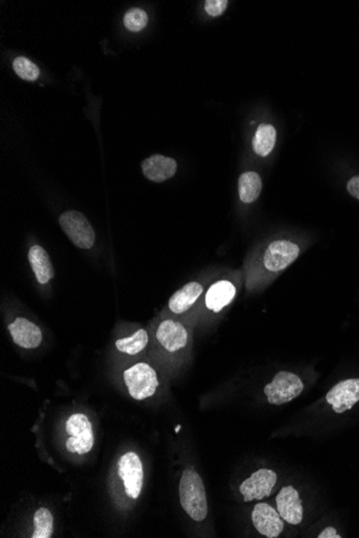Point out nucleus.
Returning <instances> with one entry per match:
<instances>
[{
    "label": "nucleus",
    "instance_id": "1",
    "mask_svg": "<svg viewBox=\"0 0 359 538\" xmlns=\"http://www.w3.org/2000/svg\"><path fill=\"white\" fill-rule=\"evenodd\" d=\"M180 502L186 514L195 521L207 518L208 502L203 479L193 469H184L178 485Z\"/></svg>",
    "mask_w": 359,
    "mask_h": 538
},
{
    "label": "nucleus",
    "instance_id": "2",
    "mask_svg": "<svg viewBox=\"0 0 359 538\" xmlns=\"http://www.w3.org/2000/svg\"><path fill=\"white\" fill-rule=\"evenodd\" d=\"M124 382L135 400L150 398L160 385L156 372L148 363H137L124 372Z\"/></svg>",
    "mask_w": 359,
    "mask_h": 538
},
{
    "label": "nucleus",
    "instance_id": "3",
    "mask_svg": "<svg viewBox=\"0 0 359 538\" xmlns=\"http://www.w3.org/2000/svg\"><path fill=\"white\" fill-rule=\"evenodd\" d=\"M60 225L67 237L78 249H90L95 244V231L80 212H65L60 216Z\"/></svg>",
    "mask_w": 359,
    "mask_h": 538
},
{
    "label": "nucleus",
    "instance_id": "4",
    "mask_svg": "<svg viewBox=\"0 0 359 538\" xmlns=\"http://www.w3.org/2000/svg\"><path fill=\"white\" fill-rule=\"evenodd\" d=\"M303 390V383L298 375L281 371L272 383L265 387L264 392L272 405H282L297 398Z\"/></svg>",
    "mask_w": 359,
    "mask_h": 538
},
{
    "label": "nucleus",
    "instance_id": "5",
    "mask_svg": "<svg viewBox=\"0 0 359 538\" xmlns=\"http://www.w3.org/2000/svg\"><path fill=\"white\" fill-rule=\"evenodd\" d=\"M67 433L69 439H67V451L78 455H85L90 453L94 446V434L92 423L83 414H74L70 416L66 423Z\"/></svg>",
    "mask_w": 359,
    "mask_h": 538
},
{
    "label": "nucleus",
    "instance_id": "6",
    "mask_svg": "<svg viewBox=\"0 0 359 538\" xmlns=\"http://www.w3.org/2000/svg\"><path fill=\"white\" fill-rule=\"evenodd\" d=\"M119 476L124 482L127 496L137 500L143 487V465L139 455L133 451L122 455L119 460Z\"/></svg>",
    "mask_w": 359,
    "mask_h": 538
},
{
    "label": "nucleus",
    "instance_id": "7",
    "mask_svg": "<svg viewBox=\"0 0 359 538\" xmlns=\"http://www.w3.org/2000/svg\"><path fill=\"white\" fill-rule=\"evenodd\" d=\"M299 253V246L295 243L287 239H278L267 247L262 262L270 272H281L298 258Z\"/></svg>",
    "mask_w": 359,
    "mask_h": 538
},
{
    "label": "nucleus",
    "instance_id": "8",
    "mask_svg": "<svg viewBox=\"0 0 359 538\" xmlns=\"http://www.w3.org/2000/svg\"><path fill=\"white\" fill-rule=\"evenodd\" d=\"M278 480V475L272 469H260L253 473L240 485V494L244 502L260 501L272 494Z\"/></svg>",
    "mask_w": 359,
    "mask_h": 538
},
{
    "label": "nucleus",
    "instance_id": "9",
    "mask_svg": "<svg viewBox=\"0 0 359 538\" xmlns=\"http://www.w3.org/2000/svg\"><path fill=\"white\" fill-rule=\"evenodd\" d=\"M252 521L255 529L268 538L278 537L284 530L281 514L266 503L256 504L252 512Z\"/></svg>",
    "mask_w": 359,
    "mask_h": 538
},
{
    "label": "nucleus",
    "instance_id": "10",
    "mask_svg": "<svg viewBox=\"0 0 359 538\" xmlns=\"http://www.w3.org/2000/svg\"><path fill=\"white\" fill-rule=\"evenodd\" d=\"M333 412L342 414L359 402V378L342 380L333 386L326 396Z\"/></svg>",
    "mask_w": 359,
    "mask_h": 538
},
{
    "label": "nucleus",
    "instance_id": "11",
    "mask_svg": "<svg viewBox=\"0 0 359 538\" xmlns=\"http://www.w3.org/2000/svg\"><path fill=\"white\" fill-rule=\"evenodd\" d=\"M276 508L282 519L287 523L298 526L303 519V507L299 492L293 486L281 489L276 498Z\"/></svg>",
    "mask_w": 359,
    "mask_h": 538
},
{
    "label": "nucleus",
    "instance_id": "12",
    "mask_svg": "<svg viewBox=\"0 0 359 538\" xmlns=\"http://www.w3.org/2000/svg\"><path fill=\"white\" fill-rule=\"evenodd\" d=\"M156 339L166 351L176 353L187 344V330L178 321L164 320L157 328Z\"/></svg>",
    "mask_w": 359,
    "mask_h": 538
},
{
    "label": "nucleus",
    "instance_id": "13",
    "mask_svg": "<svg viewBox=\"0 0 359 538\" xmlns=\"http://www.w3.org/2000/svg\"><path fill=\"white\" fill-rule=\"evenodd\" d=\"M9 331L15 344L23 348H37L42 342L40 328L24 317L15 318L9 325Z\"/></svg>",
    "mask_w": 359,
    "mask_h": 538
},
{
    "label": "nucleus",
    "instance_id": "14",
    "mask_svg": "<svg viewBox=\"0 0 359 538\" xmlns=\"http://www.w3.org/2000/svg\"><path fill=\"white\" fill-rule=\"evenodd\" d=\"M178 164L174 158L153 155L143 160L142 171L145 178L154 183H162L169 180L176 174Z\"/></svg>",
    "mask_w": 359,
    "mask_h": 538
},
{
    "label": "nucleus",
    "instance_id": "15",
    "mask_svg": "<svg viewBox=\"0 0 359 538\" xmlns=\"http://www.w3.org/2000/svg\"><path fill=\"white\" fill-rule=\"evenodd\" d=\"M203 292V287L199 283H187L181 289H178L172 294L168 303L170 311L174 314L185 313L199 299Z\"/></svg>",
    "mask_w": 359,
    "mask_h": 538
},
{
    "label": "nucleus",
    "instance_id": "16",
    "mask_svg": "<svg viewBox=\"0 0 359 538\" xmlns=\"http://www.w3.org/2000/svg\"><path fill=\"white\" fill-rule=\"evenodd\" d=\"M235 296V287L228 280H219L212 285L206 294V305L210 311L219 313L231 303Z\"/></svg>",
    "mask_w": 359,
    "mask_h": 538
},
{
    "label": "nucleus",
    "instance_id": "17",
    "mask_svg": "<svg viewBox=\"0 0 359 538\" xmlns=\"http://www.w3.org/2000/svg\"><path fill=\"white\" fill-rule=\"evenodd\" d=\"M28 261L39 284L46 285L54 278V268L46 249L33 245L28 251Z\"/></svg>",
    "mask_w": 359,
    "mask_h": 538
},
{
    "label": "nucleus",
    "instance_id": "18",
    "mask_svg": "<svg viewBox=\"0 0 359 538\" xmlns=\"http://www.w3.org/2000/svg\"><path fill=\"white\" fill-rule=\"evenodd\" d=\"M262 178L256 172L248 171L241 174L238 180L239 197L244 203L256 201L262 192Z\"/></svg>",
    "mask_w": 359,
    "mask_h": 538
},
{
    "label": "nucleus",
    "instance_id": "19",
    "mask_svg": "<svg viewBox=\"0 0 359 538\" xmlns=\"http://www.w3.org/2000/svg\"><path fill=\"white\" fill-rule=\"evenodd\" d=\"M276 141V131L274 126L262 124L253 138V150L258 156L267 157L274 150Z\"/></svg>",
    "mask_w": 359,
    "mask_h": 538
},
{
    "label": "nucleus",
    "instance_id": "20",
    "mask_svg": "<svg viewBox=\"0 0 359 538\" xmlns=\"http://www.w3.org/2000/svg\"><path fill=\"white\" fill-rule=\"evenodd\" d=\"M148 333L144 329H139L135 332L131 337H124V339H117L115 346L121 353H127L131 356H135L137 353L144 351L148 345Z\"/></svg>",
    "mask_w": 359,
    "mask_h": 538
},
{
    "label": "nucleus",
    "instance_id": "21",
    "mask_svg": "<svg viewBox=\"0 0 359 538\" xmlns=\"http://www.w3.org/2000/svg\"><path fill=\"white\" fill-rule=\"evenodd\" d=\"M33 538H50L53 534V526H54V519L52 514L48 508H40L35 512L33 516Z\"/></svg>",
    "mask_w": 359,
    "mask_h": 538
},
{
    "label": "nucleus",
    "instance_id": "22",
    "mask_svg": "<svg viewBox=\"0 0 359 538\" xmlns=\"http://www.w3.org/2000/svg\"><path fill=\"white\" fill-rule=\"evenodd\" d=\"M13 69L15 74L26 81H36L40 76V70L36 64H33L31 60L24 56L15 58L13 62Z\"/></svg>",
    "mask_w": 359,
    "mask_h": 538
},
{
    "label": "nucleus",
    "instance_id": "23",
    "mask_svg": "<svg viewBox=\"0 0 359 538\" xmlns=\"http://www.w3.org/2000/svg\"><path fill=\"white\" fill-rule=\"evenodd\" d=\"M148 15L142 9L133 8L124 15V25L128 31L137 33L142 31L148 25Z\"/></svg>",
    "mask_w": 359,
    "mask_h": 538
},
{
    "label": "nucleus",
    "instance_id": "24",
    "mask_svg": "<svg viewBox=\"0 0 359 538\" xmlns=\"http://www.w3.org/2000/svg\"><path fill=\"white\" fill-rule=\"evenodd\" d=\"M227 6H228L227 0H207L205 3L206 12L210 17H219L225 12Z\"/></svg>",
    "mask_w": 359,
    "mask_h": 538
},
{
    "label": "nucleus",
    "instance_id": "25",
    "mask_svg": "<svg viewBox=\"0 0 359 538\" xmlns=\"http://www.w3.org/2000/svg\"><path fill=\"white\" fill-rule=\"evenodd\" d=\"M347 192L359 200V176H354L347 183Z\"/></svg>",
    "mask_w": 359,
    "mask_h": 538
},
{
    "label": "nucleus",
    "instance_id": "26",
    "mask_svg": "<svg viewBox=\"0 0 359 538\" xmlns=\"http://www.w3.org/2000/svg\"><path fill=\"white\" fill-rule=\"evenodd\" d=\"M319 538H341L342 536L339 535V534H337V531H335V529H333V528H331V526H329V528H327V529L324 530L323 532H322L321 534H319V536H317Z\"/></svg>",
    "mask_w": 359,
    "mask_h": 538
},
{
    "label": "nucleus",
    "instance_id": "27",
    "mask_svg": "<svg viewBox=\"0 0 359 538\" xmlns=\"http://www.w3.org/2000/svg\"><path fill=\"white\" fill-rule=\"evenodd\" d=\"M180 429H181V427H180V426H178V427H176V431L178 432V430H180Z\"/></svg>",
    "mask_w": 359,
    "mask_h": 538
}]
</instances>
